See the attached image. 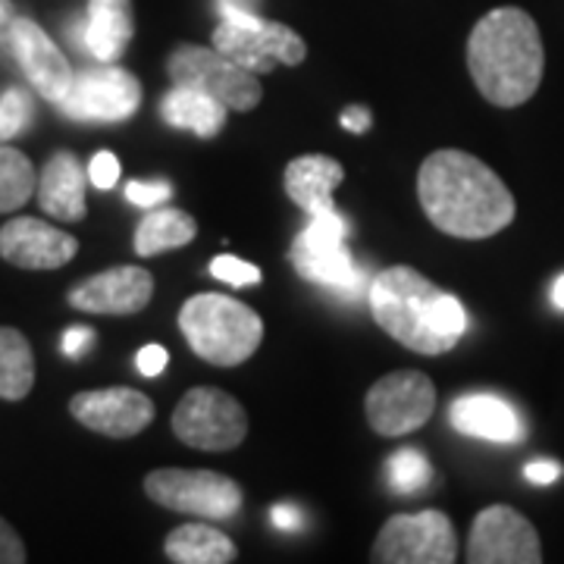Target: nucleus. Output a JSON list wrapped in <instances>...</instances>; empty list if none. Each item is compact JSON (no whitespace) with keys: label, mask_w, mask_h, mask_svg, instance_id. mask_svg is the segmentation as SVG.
<instances>
[{"label":"nucleus","mask_w":564,"mask_h":564,"mask_svg":"<svg viewBox=\"0 0 564 564\" xmlns=\"http://www.w3.org/2000/svg\"><path fill=\"white\" fill-rule=\"evenodd\" d=\"M417 198L426 220L455 239H489L514 220V195L480 158L443 148L421 163Z\"/></svg>","instance_id":"nucleus-1"},{"label":"nucleus","mask_w":564,"mask_h":564,"mask_svg":"<svg viewBox=\"0 0 564 564\" xmlns=\"http://www.w3.org/2000/svg\"><path fill=\"white\" fill-rule=\"evenodd\" d=\"M467 69L486 101L496 107L527 104L545 69L540 29L521 7H499L474 25L467 39Z\"/></svg>","instance_id":"nucleus-2"},{"label":"nucleus","mask_w":564,"mask_h":564,"mask_svg":"<svg viewBox=\"0 0 564 564\" xmlns=\"http://www.w3.org/2000/svg\"><path fill=\"white\" fill-rule=\"evenodd\" d=\"M367 302L373 321L417 355L452 351L467 329V311L455 295L436 289L414 267H389L377 273Z\"/></svg>","instance_id":"nucleus-3"},{"label":"nucleus","mask_w":564,"mask_h":564,"mask_svg":"<svg viewBox=\"0 0 564 564\" xmlns=\"http://www.w3.org/2000/svg\"><path fill=\"white\" fill-rule=\"evenodd\" d=\"M180 329L188 348L214 367H239L263 339V321L258 311L229 295L204 292L182 304Z\"/></svg>","instance_id":"nucleus-4"},{"label":"nucleus","mask_w":564,"mask_h":564,"mask_svg":"<svg viewBox=\"0 0 564 564\" xmlns=\"http://www.w3.org/2000/svg\"><path fill=\"white\" fill-rule=\"evenodd\" d=\"M220 17L214 47L254 76L270 73L273 66H299L307 57L302 35L282 22L263 20L261 13L248 10H220Z\"/></svg>","instance_id":"nucleus-5"},{"label":"nucleus","mask_w":564,"mask_h":564,"mask_svg":"<svg viewBox=\"0 0 564 564\" xmlns=\"http://www.w3.org/2000/svg\"><path fill=\"white\" fill-rule=\"evenodd\" d=\"M144 492L161 508L202 521H229L242 511V486L217 470L161 467L144 477Z\"/></svg>","instance_id":"nucleus-6"},{"label":"nucleus","mask_w":564,"mask_h":564,"mask_svg":"<svg viewBox=\"0 0 564 564\" xmlns=\"http://www.w3.org/2000/svg\"><path fill=\"white\" fill-rule=\"evenodd\" d=\"M166 76L173 79V85L198 88L239 113H251L263 98L261 79L242 69L239 63L223 57L214 44H176L173 54L166 57Z\"/></svg>","instance_id":"nucleus-7"},{"label":"nucleus","mask_w":564,"mask_h":564,"mask_svg":"<svg viewBox=\"0 0 564 564\" xmlns=\"http://www.w3.org/2000/svg\"><path fill=\"white\" fill-rule=\"evenodd\" d=\"M170 426L176 440L198 452H229L248 436V414L229 392L214 386L188 389L176 404Z\"/></svg>","instance_id":"nucleus-8"},{"label":"nucleus","mask_w":564,"mask_h":564,"mask_svg":"<svg viewBox=\"0 0 564 564\" xmlns=\"http://www.w3.org/2000/svg\"><path fill=\"white\" fill-rule=\"evenodd\" d=\"M370 558L380 564H452L458 562V536L443 511L395 514L380 530Z\"/></svg>","instance_id":"nucleus-9"},{"label":"nucleus","mask_w":564,"mask_h":564,"mask_svg":"<svg viewBox=\"0 0 564 564\" xmlns=\"http://www.w3.org/2000/svg\"><path fill=\"white\" fill-rule=\"evenodd\" d=\"M367 423L380 436H408L436 411V386L421 370H395L370 386L364 399Z\"/></svg>","instance_id":"nucleus-10"},{"label":"nucleus","mask_w":564,"mask_h":564,"mask_svg":"<svg viewBox=\"0 0 564 564\" xmlns=\"http://www.w3.org/2000/svg\"><path fill=\"white\" fill-rule=\"evenodd\" d=\"M139 104L141 82L129 69L104 63L73 76L57 110L76 122H122L139 110Z\"/></svg>","instance_id":"nucleus-11"},{"label":"nucleus","mask_w":564,"mask_h":564,"mask_svg":"<svg viewBox=\"0 0 564 564\" xmlns=\"http://www.w3.org/2000/svg\"><path fill=\"white\" fill-rule=\"evenodd\" d=\"M467 562L470 564H540L543 543L536 527L521 511L508 505L484 508L467 540Z\"/></svg>","instance_id":"nucleus-12"},{"label":"nucleus","mask_w":564,"mask_h":564,"mask_svg":"<svg viewBox=\"0 0 564 564\" xmlns=\"http://www.w3.org/2000/svg\"><path fill=\"white\" fill-rule=\"evenodd\" d=\"M69 414L91 433H101L110 440H132L154 421V402L141 395L139 389L110 386V389L76 392L69 402Z\"/></svg>","instance_id":"nucleus-13"},{"label":"nucleus","mask_w":564,"mask_h":564,"mask_svg":"<svg viewBox=\"0 0 564 564\" xmlns=\"http://www.w3.org/2000/svg\"><path fill=\"white\" fill-rule=\"evenodd\" d=\"M154 295V276L141 267H113L95 273L69 289L66 302L82 314H107V317H129L148 307Z\"/></svg>","instance_id":"nucleus-14"},{"label":"nucleus","mask_w":564,"mask_h":564,"mask_svg":"<svg viewBox=\"0 0 564 564\" xmlns=\"http://www.w3.org/2000/svg\"><path fill=\"white\" fill-rule=\"evenodd\" d=\"M10 47H13L17 63L22 66L29 85L39 91L44 101L61 104L76 73L66 61V54L51 41V35L32 20H13V25H10Z\"/></svg>","instance_id":"nucleus-15"},{"label":"nucleus","mask_w":564,"mask_h":564,"mask_svg":"<svg viewBox=\"0 0 564 564\" xmlns=\"http://www.w3.org/2000/svg\"><path fill=\"white\" fill-rule=\"evenodd\" d=\"M76 236L39 217H17L0 226V258L20 270H57L76 258Z\"/></svg>","instance_id":"nucleus-16"},{"label":"nucleus","mask_w":564,"mask_h":564,"mask_svg":"<svg viewBox=\"0 0 564 564\" xmlns=\"http://www.w3.org/2000/svg\"><path fill=\"white\" fill-rule=\"evenodd\" d=\"M135 35L132 0H88L85 22L69 29V39L98 63H117Z\"/></svg>","instance_id":"nucleus-17"},{"label":"nucleus","mask_w":564,"mask_h":564,"mask_svg":"<svg viewBox=\"0 0 564 564\" xmlns=\"http://www.w3.org/2000/svg\"><path fill=\"white\" fill-rule=\"evenodd\" d=\"M448 423L464 433V436H477L486 443H521L527 436V426L521 414L499 395H462L448 408Z\"/></svg>","instance_id":"nucleus-18"},{"label":"nucleus","mask_w":564,"mask_h":564,"mask_svg":"<svg viewBox=\"0 0 564 564\" xmlns=\"http://www.w3.org/2000/svg\"><path fill=\"white\" fill-rule=\"evenodd\" d=\"M85 185H88V173L82 170L79 158L73 151H57L44 163L39 176L35 195H39L41 210L61 223L85 220V214H88Z\"/></svg>","instance_id":"nucleus-19"},{"label":"nucleus","mask_w":564,"mask_h":564,"mask_svg":"<svg viewBox=\"0 0 564 564\" xmlns=\"http://www.w3.org/2000/svg\"><path fill=\"white\" fill-rule=\"evenodd\" d=\"M345 166L326 154H304L285 166V195L302 207L307 217L336 210L333 192L343 185Z\"/></svg>","instance_id":"nucleus-20"},{"label":"nucleus","mask_w":564,"mask_h":564,"mask_svg":"<svg viewBox=\"0 0 564 564\" xmlns=\"http://www.w3.org/2000/svg\"><path fill=\"white\" fill-rule=\"evenodd\" d=\"M292 263L304 280L326 285L339 295H358L364 285V270L355 263L345 245H292Z\"/></svg>","instance_id":"nucleus-21"},{"label":"nucleus","mask_w":564,"mask_h":564,"mask_svg":"<svg viewBox=\"0 0 564 564\" xmlns=\"http://www.w3.org/2000/svg\"><path fill=\"white\" fill-rule=\"evenodd\" d=\"M226 104L188 85H173L161 98V120L173 129H188L198 139H214L226 126Z\"/></svg>","instance_id":"nucleus-22"},{"label":"nucleus","mask_w":564,"mask_h":564,"mask_svg":"<svg viewBox=\"0 0 564 564\" xmlns=\"http://www.w3.org/2000/svg\"><path fill=\"white\" fill-rule=\"evenodd\" d=\"M166 558L176 564H229L239 558V549L236 543L217 530V527L207 524H182L176 527L166 543H163Z\"/></svg>","instance_id":"nucleus-23"},{"label":"nucleus","mask_w":564,"mask_h":564,"mask_svg":"<svg viewBox=\"0 0 564 564\" xmlns=\"http://www.w3.org/2000/svg\"><path fill=\"white\" fill-rule=\"evenodd\" d=\"M198 236V223L176 207H151L135 229V254L158 258L163 251L182 248Z\"/></svg>","instance_id":"nucleus-24"},{"label":"nucleus","mask_w":564,"mask_h":564,"mask_svg":"<svg viewBox=\"0 0 564 564\" xmlns=\"http://www.w3.org/2000/svg\"><path fill=\"white\" fill-rule=\"evenodd\" d=\"M35 386L32 345L13 326H0V399L22 402Z\"/></svg>","instance_id":"nucleus-25"},{"label":"nucleus","mask_w":564,"mask_h":564,"mask_svg":"<svg viewBox=\"0 0 564 564\" xmlns=\"http://www.w3.org/2000/svg\"><path fill=\"white\" fill-rule=\"evenodd\" d=\"M35 188H39V173L32 161L17 148L0 144V214L20 210L22 204L32 202Z\"/></svg>","instance_id":"nucleus-26"},{"label":"nucleus","mask_w":564,"mask_h":564,"mask_svg":"<svg viewBox=\"0 0 564 564\" xmlns=\"http://www.w3.org/2000/svg\"><path fill=\"white\" fill-rule=\"evenodd\" d=\"M433 467L426 462L421 448H399L389 462H386V480L389 489L399 496H417L430 486Z\"/></svg>","instance_id":"nucleus-27"},{"label":"nucleus","mask_w":564,"mask_h":564,"mask_svg":"<svg viewBox=\"0 0 564 564\" xmlns=\"http://www.w3.org/2000/svg\"><path fill=\"white\" fill-rule=\"evenodd\" d=\"M32 117H35V104H32L29 91H22V88L3 91V98H0V144L22 135L32 126Z\"/></svg>","instance_id":"nucleus-28"},{"label":"nucleus","mask_w":564,"mask_h":564,"mask_svg":"<svg viewBox=\"0 0 564 564\" xmlns=\"http://www.w3.org/2000/svg\"><path fill=\"white\" fill-rule=\"evenodd\" d=\"M210 276L220 282H229V285H236V289H245V285H258V282H261V270H258L254 263L220 254V258L210 261Z\"/></svg>","instance_id":"nucleus-29"},{"label":"nucleus","mask_w":564,"mask_h":564,"mask_svg":"<svg viewBox=\"0 0 564 564\" xmlns=\"http://www.w3.org/2000/svg\"><path fill=\"white\" fill-rule=\"evenodd\" d=\"M170 195H173V185L166 180L129 182V185H126V198L135 204V207H144V210L161 207L163 202H170Z\"/></svg>","instance_id":"nucleus-30"},{"label":"nucleus","mask_w":564,"mask_h":564,"mask_svg":"<svg viewBox=\"0 0 564 564\" xmlns=\"http://www.w3.org/2000/svg\"><path fill=\"white\" fill-rule=\"evenodd\" d=\"M88 182L95 188H113L120 182V161L110 151H98L88 163Z\"/></svg>","instance_id":"nucleus-31"},{"label":"nucleus","mask_w":564,"mask_h":564,"mask_svg":"<svg viewBox=\"0 0 564 564\" xmlns=\"http://www.w3.org/2000/svg\"><path fill=\"white\" fill-rule=\"evenodd\" d=\"M98 343V336H95V329L91 326H69L66 333H63V355L66 358H73V361H79L82 355L91 348V345Z\"/></svg>","instance_id":"nucleus-32"},{"label":"nucleus","mask_w":564,"mask_h":564,"mask_svg":"<svg viewBox=\"0 0 564 564\" xmlns=\"http://www.w3.org/2000/svg\"><path fill=\"white\" fill-rule=\"evenodd\" d=\"M25 558L29 555H25V545H22L20 533L0 518V564H22Z\"/></svg>","instance_id":"nucleus-33"},{"label":"nucleus","mask_w":564,"mask_h":564,"mask_svg":"<svg viewBox=\"0 0 564 564\" xmlns=\"http://www.w3.org/2000/svg\"><path fill=\"white\" fill-rule=\"evenodd\" d=\"M170 361V355H166V348L163 345H144L139 348V355H135V367H139L141 377H161L163 367Z\"/></svg>","instance_id":"nucleus-34"},{"label":"nucleus","mask_w":564,"mask_h":564,"mask_svg":"<svg viewBox=\"0 0 564 564\" xmlns=\"http://www.w3.org/2000/svg\"><path fill=\"white\" fill-rule=\"evenodd\" d=\"M524 477L530 484L536 486H549L555 484L562 477V464L558 462H530L524 467Z\"/></svg>","instance_id":"nucleus-35"},{"label":"nucleus","mask_w":564,"mask_h":564,"mask_svg":"<svg viewBox=\"0 0 564 564\" xmlns=\"http://www.w3.org/2000/svg\"><path fill=\"white\" fill-rule=\"evenodd\" d=\"M270 521H273V527H280V530H302L304 514L299 505L282 502L270 511Z\"/></svg>","instance_id":"nucleus-36"},{"label":"nucleus","mask_w":564,"mask_h":564,"mask_svg":"<svg viewBox=\"0 0 564 564\" xmlns=\"http://www.w3.org/2000/svg\"><path fill=\"white\" fill-rule=\"evenodd\" d=\"M370 122H373V117H370V110H364V107H348V110L343 113V126L348 129V132H355V135L367 132V129H370Z\"/></svg>","instance_id":"nucleus-37"},{"label":"nucleus","mask_w":564,"mask_h":564,"mask_svg":"<svg viewBox=\"0 0 564 564\" xmlns=\"http://www.w3.org/2000/svg\"><path fill=\"white\" fill-rule=\"evenodd\" d=\"M261 0H220V10H248V13H258Z\"/></svg>","instance_id":"nucleus-38"},{"label":"nucleus","mask_w":564,"mask_h":564,"mask_svg":"<svg viewBox=\"0 0 564 564\" xmlns=\"http://www.w3.org/2000/svg\"><path fill=\"white\" fill-rule=\"evenodd\" d=\"M552 304H555L558 311H564V273L555 280V285H552Z\"/></svg>","instance_id":"nucleus-39"},{"label":"nucleus","mask_w":564,"mask_h":564,"mask_svg":"<svg viewBox=\"0 0 564 564\" xmlns=\"http://www.w3.org/2000/svg\"><path fill=\"white\" fill-rule=\"evenodd\" d=\"M3 17H7V3L0 0V20H3Z\"/></svg>","instance_id":"nucleus-40"}]
</instances>
